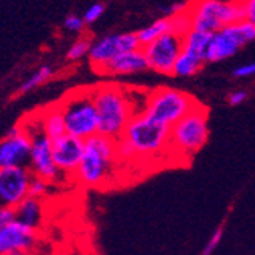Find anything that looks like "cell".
Returning <instances> with one entry per match:
<instances>
[{"label": "cell", "mask_w": 255, "mask_h": 255, "mask_svg": "<svg viewBox=\"0 0 255 255\" xmlns=\"http://www.w3.org/2000/svg\"><path fill=\"white\" fill-rule=\"evenodd\" d=\"M31 156V138L22 123L11 126L0 142V168L28 167Z\"/></svg>", "instance_id": "7c38bea8"}, {"label": "cell", "mask_w": 255, "mask_h": 255, "mask_svg": "<svg viewBox=\"0 0 255 255\" xmlns=\"http://www.w3.org/2000/svg\"><path fill=\"white\" fill-rule=\"evenodd\" d=\"M105 9H106V6L103 3H94V5H91V6L86 9L84 14H83L84 22L86 23H94V22H97L101 16L105 14Z\"/></svg>", "instance_id": "484cf974"}, {"label": "cell", "mask_w": 255, "mask_h": 255, "mask_svg": "<svg viewBox=\"0 0 255 255\" xmlns=\"http://www.w3.org/2000/svg\"><path fill=\"white\" fill-rule=\"evenodd\" d=\"M84 19L83 16H78V14H69L66 19H64V28L70 33H81L84 30Z\"/></svg>", "instance_id": "d4e9b609"}, {"label": "cell", "mask_w": 255, "mask_h": 255, "mask_svg": "<svg viewBox=\"0 0 255 255\" xmlns=\"http://www.w3.org/2000/svg\"><path fill=\"white\" fill-rule=\"evenodd\" d=\"M50 184L48 181L42 179L39 176H33L30 181V190H28V196L36 198V199H42L44 196H47L48 190H50Z\"/></svg>", "instance_id": "cb8c5ba5"}, {"label": "cell", "mask_w": 255, "mask_h": 255, "mask_svg": "<svg viewBox=\"0 0 255 255\" xmlns=\"http://www.w3.org/2000/svg\"><path fill=\"white\" fill-rule=\"evenodd\" d=\"M191 27L204 33L213 34L229 25L246 20L243 2H221V0H204L193 3L188 9Z\"/></svg>", "instance_id": "8992f818"}, {"label": "cell", "mask_w": 255, "mask_h": 255, "mask_svg": "<svg viewBox=\"0 0 255 255\" xmlns=\"http://www.w3.org/2000/svg\"><path fill=\"white\" fill-rule=\"evenodd\" d=\"M92 89L98 116V134L112 140L122 138L128 125L135 117L129 94L114 83L100 84Z\"/></svg>", "instance_id": "6da1fadb"}, {"label": "cell", "mask_w": 255, "mask_h": 255, "mask_svg": "<svg viewBox=\"0 0 255 255\" xmlns=\"http://www.w3.org/2000/svg\"><path fill=\"white\" fill-rule=\"evenodd\" d=\"M91 48H92L91 39H87V37H80V39L69 48L66 58H67V61H80L84 56H89Z\"/></svg>", "instance_id": "603a6c76"}, {"label": "cell", "mask_w": 255, "mask_h": 255, "mask_svg": "<svg viewBox=\"0 0 255 255\" xmlns=\"http://www.w3.org/2000/svg\"><path fill=\"white\" fill-rule=\"evenodd\" d=\"M33 173L28 167L0 168V202L2 207L16 209L28 198L30 181Z\"/></svg>", "instance_id": "4fadbf2b"}, {"label": "cell", "mask_w": 255, "mask_h": 255, "mask_svg": "<svg viewBox=\"0 0 255 255\" xmlns=\"http://www.w3.org/2000/svg\"><path fill=\"white\" fill-rule=\"evenodd\" d=\"M37 245V232L19 221L0 226V255L16 251H33Z\"/></svg>", "instance_id": "9a60e30c"}, {"label": "cell", "mask_w": 255, "mask_h": 255, "mask_svg": "<svg viewBox=\"0 0 255 255\" xmlns=\"http://www.w3.org/2000/svg\"><path fill=\"white\" fill-rule=\"evenodd\" d=\"M198 105V101L187 92L171 87H159L148 94V103L143 114L154 122L173 128Z\"/></svg>", "instance_id": "52a82bcc"}, {"label": "cell", "mask_w": 255, "mask_h": 255, "mask_svg": "<svg viewBox=\"0 0 255 255\" xmlns=\"http://www.w3.org/2000/svg\"><path fill=\"white\" fill-rule=\"evenodd\" d=\"M148 61L143 53V50H135V52L129 53H123L117 56L114 61L106 64L105 67H101L97 70L101 75H108V76H117V75H132V73H140L148 70Z\"/></svg>", "instance_id": "2e32d148"}, {"label": "cell", "mask_w": 255, "mask_h": 255, "mask_svg": "<svg viewBox=\"0 0 255 255\" xmlns=\"http://www.w3.org/2000/svg\"><path fill=\"white\" fill-rule=\"evenodd\" d=\"M140 48H142V45H140L137 33L108 34L92 44L91 53H89V61L92 62L95 70H100L117 56L135 52V50Z\"/></svg>", "instance_id": "8fae6325"}, {"label": "cell", "mask_w": 255, "mask_h": 255, "mask_svg": "<svg viewBox=\"0 0 255 255\" xmlns=\"http://www.w3.org/2000/svg\"><path fill=\"white\" fill-rule=\"evenodd\" d=\"M22 126L28 132L31 138V156H30V165L33 176H39L42 179L48 181L50 184L59 182L64 174L58 170L55 159H53V142L45 134L41 117L31 116L30 123L22 122Z\"/></svg>", "instance_id": "ba28073f"}, {"label": "cell", "mask_w": 255, "mask_h": 255, "mask_svg": "<svg viewBox=\"0 0 255 255\" xmlns=\"http://www.w3.org/2000/svg\"><path fill=\"white\" fill-rule=\"evenodd\" d=\"M84 156V140L70 134L53 140V159L64 176H73L78 171Z\"/></svg>", "instance_id": "5bb4252c"}, {"label": "cell", "mask_w": 255, "mask_h": 255, "mask_svg": "<svg viewBox=\"0 0 255 255\" xmlns=\"http://www.w3.org/2000/svg\"><path fill=\"white\" fill-rule=\"evenodd\" d=\"M204 61L202 58H198L195 55H191L188 52H184L179 56V59H177L176 66H174V70H173V75L174 76H179V78H187V76H193L196 75L202 66H204Z\"/></svg>", "instance_id": "44dd1931"}, {"label": "cell", "mask_w": 255, "mask_h": 255, "mask_svg": "<svg viewBox=\"0 0 255 255\" xmlns=\"http://www.w3.org/2000/svg\"><path fill=\"white\" fill-rule=\"evenodd\" d=\"M232 75L235 78H249V76H254L255 75V61L252 62H246V64H241V66L235 67L232 70Z\"/></svg>", "instance_id": "4316f807"}, {"label": "cell", "mask_w": 255, "mask_h": 255, "mask_svg": "<svg viewBox=\"0 0 255 255\" xmlns=\"http://www.w3.org/2000/svg\"><path fill=\"white\" fill-rule=\"evenodd\" d=\"M209 117L201 103L170 129V151L179 157H193L207 142Z\"/></svg>", "instance_id": "277c9868"}, {"label": "cell", "mask_w": 255, "mask_h": 255, "mask_svg": "<svg viewBox=\"0 0 255 255\" xmlns=\"http://www.w3.org/2000/svg\"><path fill=\"white\" fill-rule=\"evenodd\" d=\"M221 237H223V229L220 227V229H216V231L213 232V235L209 238L207 245L204 246V249H202V254H201V255H212V254H213V251L216 249V246L220 245Z\"/></svg>", "instance_id": "83f0119b"}, {"label": "cell", "mask_w": 255, "mask_h": 255, "mask_svg": "<svg viewBox=\"0 0 255 255\" xmlns=\"http://www.w3.org/2000/svg\"><path fill=\"white\" fill-rule=\"evenodd\" d=\"M41 123H42L45 134L48 135V138L52 140V142L67 134L66 122H64V116H62L59 103L50 105L41 111Z\"/></svg>", "instance_id": "ac0fdd59"}, {"label": "cell", "mask_w": 255, "mask_h": 255, "mask_svg": "<svg viewBox=\"0 0 255 255\" xmlns=\"http://www.w3.org/2000/svg\"><path fill=\"white\" fill-rule=\"evenodd\" d=\"M142 50L151 70L160 75H173L176 62L184 50V36L170 31L160 39L145 45Z\"/></svg>", "instance_id": "30bf717a"}, {"label": "cell", "mask_w": 255, "mask_h": 255, "mask_svg": "<svg viewBox=\"0 0 255 255\" xmlns=\"http://www.w3.org/2000/svg\"><path fill=\"white\" fill-rule=\"evenodd\" d=\"M210 37H212V34H209V33L191 28L184 36V52H188L198 58H202L207 62L206 55H207V48L210 44Z\"/></svg>", "instance_id": "ffe728a7"}, {"label": "cell", "mask_w": 255, "mask_h": 255, "mask_svg": "<svg viewBox=\"0 0 255 255\" xmlns=\"http://www.w3.org/2000/svg\"><path fill=\"white\" fill-rule=\"evenodd\" d=\"M67 134L87 140L98 134V116L94 101V89H80L58 101Z\"/></svg>", "instance_id": "3957f363"}, {"label": "cell", "mask_w": 255, "mask_h": 255, "mask_svg": "<svg viewBox=\"0 0 255 255\" xmlns=\"http://www.w3.org/2000/svg\"><path fill=\"white\" fill-rule=\"evenodd\" d=\"M170 31H173V22H171V17L165 16V17H160L152 23L146 25V27H143L142 30H138L137 36H138L140 45L143 48L145 45L160 39L162 36H165Z\"/></svg>", "instance_id": "d6986e66"}, {"label": "cell", "mask_w": 255, "mask_h": 255, "mask_svg": "<svg viewBox=\"0 0 255 255\" xmlns=\"http://www.w3.org/2000/svg\"><path fill=\"white\" fill-rule=\"evenodd\" d=\"M17 221L16 209L12 207H0V226H8L11 223Z\"/></svg>", "instance_id": "f1b7e54d"}, {"label": "cell", "mask_w": 255, "mask_h": 255, "mask_svg": "<svg viewBox=\"0 0 255 255\" xmlns=\"http://www.w3.org/2000/svg\"><path fill=\"white\" fill-rule=\"evenodd\" d=\"M117 159V140L95 134L84 140V156L75 179L87 188L103 187L111 179Z\"/></svg>", "instance_id": "7a4b0ae2"}, {"label": "cell", "mask_w": 255, "mask_h": 255, "mask_svg": "<svg viewBox=\"0 0 255 255\" xmlns=\"http://www.w3.org/2000/svg\"><path fill=\"white\" fill-rule=\"evenodd\" d=\"M53 75V69H52V66H41L39 69H37L28 80H25L22 84H20V87H19V92L17 94H27V92H30V91H33V89H36L37 86H41V84H44L50 76Z\"/></svg>", "instance_id": "7402d4cb"}, {"label": "cell", "mask_w": 255, "mask_h": 255, "mask_svg": "<svg viewBox=\"0 0 255 255\" xmlns=\"http://www.w3.org/2000/svg\"><path fill=\"white\" fill-rule=\"evenodd\" d=\"M245 3V17L249 23L255 25V0H248Z\"/></svg>", "instance_id": "4dcf8cb0"}, {"label": "cell", "mask_w": 255, "mask_h": 255, "mask_svg": "<svg viewBox=\"0 0 255 255\" xmlns=\"http://www.w3.org/2000/svg\"><path fill=\"white\" fill-rule=\"evenodd\" d=\"M6 255H33V252H30V251H16V252H9Z\"/></svg>", "instance_id": "1f68e13d"}, {"label": "cell", "mask_w": 255, "mask_h": 255, "mask_svg": "<svg viewBox=\"0 0 255 255\" xmlns=\"http://www.w3.org/2000/svg\"><path fill=\"white\" fill-rule=\"evenodd\" d=\"M170 129L159 122H154L145 114H138L125 129V138L135 152V157L156 156L170 148Z\"/></svg>", "instance_id": "5b68a950"}, {"label": "cell", "mask_w": 255, "mask_h": 255, "mask_svg": "<svg viewBox=\"0 0 255 255\" xmlns=\"http://www.w3.org/2000/svg\"><path fill=\"white\" fill-rule=\"evenodd\" d=\"M246 98H248V92L243 91V89H237V91H234V92H231L227 95V101H229V105H231V106L241 105L243 101H246Z\"/></svg>", "instance_id": "f546056e"}, {"label": "cell", "mask_w": 255, "mask_h": 255, "mask_svg": "<svg viewBox=\"0 0 255 255\" xmlns=\"http://www.w3.org/2000/svg\"><path fill=\"white\" fill-rule=\"evenodd\" d=\"M44 202L42 199H36L28 196L23 199L19 206L16 207V218L19 223L28 226L33 231H39L44 223Z\"/></svg>", "instance_id": "e0dca14e"}, {"label": "cell", "mask_w": 255, "mask_h": 255, "mask_svg": "<svg viewBox=\"0 0 255 255\" xmlns=\"http://www.w3.org/2000/svg\"><path fill=\"white\" fill-rule=\"evenodd\" d=\"M251 42H255V25L248 20L229 25L212 34L206 59L207 62L229 59Z\"/></svg>", "instance_id": "9c48e42d"}]
</instances>
